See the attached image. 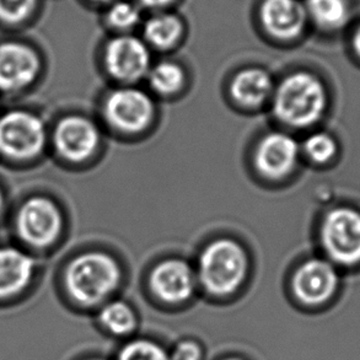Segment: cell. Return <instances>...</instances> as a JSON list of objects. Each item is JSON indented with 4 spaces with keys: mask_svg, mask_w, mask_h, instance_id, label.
Listing matches in <instances>:
<instances>
[{
    "mask_svg": "<svg viewBox=\"0 0 360 360\" xmlns=\"http://www.w3.org/2000/svg\"><path fill=\"white\" fill-rule=\"evenodd\" d=\"M105 20L111 29L123 32V34H128L141 24V8L136 1L116 0L108 5Z\"/></svg>",
    "mask_w": 360,
    "mask_h": 360,
    "instance_id": "cell-21",
    "label": "cell"
},
{
    "mask_svg": "<svg viewBox=\"0 0 360 360\" xmlns=\"http://www.w3.org/2000/svg\"><path fill=\"white\" fill-rule=\"evenodd\" d=\"M100 141L96 126L88 118L70 116L59 121L53 133L56 151L65 160H86L93 155Z\"/></svg>",
    "mask_w": 360,
    "mask_h": 360,
    "instance_id": "cell-13",
    "label": "cell"
},
{
    "mask_svg": "<svg viewBox=\"0 0 360 360\" xmlns=\"http://www.w3.org/2000/svg\"><path fill=\"white\" fill-rule=\"evenodd\" d=\"M223 360H245L241 359V358H238V356H230V358H225V359Z\"/></svg>",
    "mask_w": 360,
    "mask_h": 360,
    "instance_id": "cell-30",
    "label": "cell"
},
{
    "mask_svg": "<svg viewBox=\"0 0 360 360\" xmlns=\"http://www.w3.org/2000/svg\"><path fill=\"white\" fill-rule=\"evenodd\" d=\"M248 273V257L233 240H215L203 250L197 281L210 297H226L239 290Z\"/></svg>",
    "mask_w": 360,
    "mask_h": 360,
    "instance_id": "cell-3",
    "label": "cell"
},
{
    "mask_svg": "<svg viewBox=\"0 0 360 360\" xmlns=\"http://www.w3.org/2000/svg\"><path fill=\"white\" fill-rule=\"evenodd\" d=\"M63 228V218L53 200L34 195L20 205L15 217V230L20 240L32 248H49Z\"/></svg>",
    "mask_w": 360,
    "mask_h": 360,
    "instance_id": "cell-5",
    "label": "cell"
},
{
    "mask_svg": "<svg viewBox=\"0 0 360 360\" xmlns=\"http://www.w3.org/2000/svg\"><path fill=\"white\" fill-rule=\"evenodd\" d=\"M3 210H4V195H3V192L0 190V215L3 213Z\"/></svg>",
    "mask_w": 360,
    "mask_h": 360,
    "instance_id": "cell-29",
    "label": "cell"
},
{
    "mask_svg": "<svg viewBox=\"0 0 360 360\" xmlns=\"http://www.w3.org/2000/svg\"><path fill=\"white\" fill-rule=\"evenodd\" d=\"M326 105V90L321 82L304 72L289 75L273 94L276 117L294 128H305L316 123Z\"/></svg>",
    "mask_w": 360,
    "mask_h": 360,
    "instance_id": "cell-2",
    "label": "cell"
},
{
    "mask_svg": "<svg viewBox=\"0 0 360 360\" xmlns=\"http://www.w3.org/2000/svg\"><path fill=\"white\" fill-rule=\"evenodd\" d=\"M184 22L176 14L158 11L146 20L143 26L144 41L149 47L167 51L180 42L184 36Z\"/></svg>",
    "mask_w": 360,
    "mask_h": 360,
    "instance_id": "cell-17",
    "label": "cell"
},
{
    "mask_svg": "<svg viewBox=\"0 0 360 360\" xmlns=\"http://www.w3.org/2000/svg\"><path fill=\"white\" fill-rule=\"evenodd\" d=\"M177 0H136V4L141 6V9L151 10V11H165L169 9L171 5L175 4Z\"/></svg>",
    "mask_w": 360,
    "mask_h": 360,
    "instance_id": "cell-26",
    "label": "cell"
},
{
    "mask_svg": "<svg viewBox=\"0 0 360 360\" xmlns=\"http://www.w3.org/2000/svg\"><path fill=\"white\" fill-rule=\"evenodd\" d=\"M116 360H171L170 351L148 338L126 342L118 351Z\"/></svg>",
    "mask_w": 360,
    "mask_h": 360,
    "instance_id": "cell-23",
    "label": "cell"
},
{
    "mask_svg": "<svg viewBox=\"0 0 360 360\" xmlns=\"http://www.w3.org/2000/svg\"><path fill=\"white\" fill-rule=\"evenodd\" d=\"M105 117L118 131H143L150 124L154 105L150 98L138 89H118L105 103Z\"/></svg>",
    "mask_w": 360,
    "mask_h": 360,
    "instance_id": "cell-10",
    "label": "cell"
},
{
    "mask_svg": "<svg viewBox=\"0 0 360 360\" xmlns=\"http://www.w3.org/2000/svg\"><path fill=\"white\" fill-rule=\"evenodd\" d=\"M85 360H105V359H103V358H90V359H85Z\"/></svg>",
    "mask_w": 360,
    "mask_h": 360,
    "instance_id": "cell-31",
    "label": "cell"
},
{
    "mask_svg": "<svg viewBox=\"0 0 360 360\" xmlns=\"http://www.w3.org/2000/svg\"><path fill=\"white\" fill-rule=\"evenodd\" d=\"M41 0H0V26L18 29L30 24L39 13Z\"/></svg>",
    "mask_w": 360,
    "mask_h": 360,
    "instance_id": "cell-20",
    "label": "cell"
},
{
    "mask_svg": "<svg viewBox=\"0 0 360 360\" xmlns=\"http://www.w3.org/2000/svg\"><path fill=\"white\" fill-rule=\"evenodd\" d=\"M121 281L118 263L101 252L84 253L74 258L64 273L69 297L83 307L105 305L117 292Z\"/></svg>",
    "mask_w": 360,
    "mask_h": 360,
    "instance_id": "cell-1",
    "label": "cell"
},
{
    "mask_svg": "<svg viewBox=\"0 0 360 360\" xmlns=\"http://www.w3.org/2000/svg\"><path fill=\"white\" fill-rule=\"evenodd\" d=\"M36 273L34 258L15 246H0V299L16 297L29 287Z\"/></svg>",
    "mask_w": 360,
    "mask_h": 360,
    "instance_id": "cell-15",
    "label": "cell"
},
{
    "mask_svg": "<svg viewBox=\"0 0 360 360\" xmlns=\"http://www.w3.org/2000/svg\"><path fill=\"white\" fill-rule=\"evenodd\" d=\"M105 64L113 78L136 82L150 70V49L144 39L129 34H120L106 46Z\"/></svg>",
    "mask_w": 360,
    "mask_h": 360,
    "instance_id": "cell-9",
    "label": "cell"
},
{
    "mask_svg": "<svg viewBox=\"0 0 360 360\" xmlns=\"http://www.w3.org/2000/svg\"><path fill=\"white\" fill-rule=\"evenodd\" d=\"M299 146L285 133H272L263 138L256 151V165L262 175L282 179L297 165Z\"/></svg>",
    "mask_w": 360,
    "mask_h": 360,
    "instance_id": "cell-14",
    "label": "cell"
},
{
    "mask_svg": "<svg viewBox=\"0 0 360 360\" xmlns=\"http://www.w3.org/2000/svg\"><path fill=\"white\" fill-rule=\"evenodd\" d=\"M170 356L171 360H203L205 353L200 343L184 340L171 349Z\"/></svg>",
    "mask_w": 360,
    "mask_h": 360,
    "instance_id": "cell-25",
    "label": "cell"
},
{
    "mask_svg": "<svg viewBox=\"0 0 360 360\" xmlns=\"http://www.w3.org/2000/svg\"><path fill=\"white\" fill-rule=\"evenodd\" d=\"M304 151L315 162H327L336 154V141L326 133H314L304 143Z\"/></svg>",
    "mask_w": 360,
    "mask_h": 360,
    "instance_id": "cell-24",
    "label": "cell"
},
{
    "mask_svg": "<svg viewBox=\"0 0 360 360\" xmlns=\"http://www.w3.org/2000/svg\"><path fill=\"white\" fill-rule=\"evenodd\" d=\"M98 320L103 331L116 338L131 337L138 328L136 311L122 300H110L100 307Z\"/></svg>",
    "mask_w": 360,
    "mask_h": 360,
    "instance_id": "cell-18",
    "label": "cell"
},
{
    "mask_svg": "<svg viewBox=\"0 0 360 360\" xmlns=\"http://www.w3.org/2000/svg\"><path fill=\"white\" fill-rule=\"evenodd\" d=\"M41 72V58L26 42L8 39L0 42V91L14 94L32 85Z\"/></svg>",
    "mask_w": 360,
    "mask_h": 360,
    "instance_id": "cell-7",
    "label": "cell"
},
{
    "mask_svg": "<svg viewBox=\"0 0 360 360\" xmlns=\"http://www.w3.org/2000/svg\"><path fill=\"white\" fill-rule=\"evenodd\" d=\"M47 139L44 121L26 110H11L0 116V155L14 161L34 160Z\"/></svg>",
    "mask_w": 360,
    "mask_h": 360,
    "instance_id": "cell-4",
    "label": "cell"
},
{
    "mask_svg": "<svg viewBox=\"0 0 360 360\" xmlns=\"http://www.w3.org/2000/svg\"><path fill=\"white\" fill-rule=\"evenodd\" d=\"M86 1H89V3H91V4L95 5H110L112 4V3H115L116 0H86Z\"/></svg>",
    "mask_w": 360,
    "mask_h": 360,
    "instance_id": "cell-28",
    "label": "cell"
},
{
    "mask_svg": "<svg viewBox=\"0 0 360 360\" xmlns=\"http://www.w3.org/2000/svg\"><path fill=\"white\" fill-rule=\"evenodd\" d=\"M197 274L188 263L180 259H167L159 263L150 274L149 285L153 295L161 302L179 307L193 297L197 287Z\"/></svg>",
    "mask_w": 360,
    "mask_h": 360,
    "instance_id": "cell-11",
    "label": "cell"
},
{
    "mask_svg": "<svg viewBox=\"0 0 360 360\" xmlns=\"http://www.w3.org/2000/svg\"><path fill=\"white\" fill-rule=\"evenodd\" d=\"M258 19L262 29L278 41L297 39L309 21L305 5L300 0H262Z\"/></svg>",
    "mask_w": 360,
    "mask_h": 360,
    "instance_id": "cell-12",
    "label": "cell"
},
{
    "mask_svg": "<svg viewBox=\"0 0 360 360\" xmlns=\"http://www.w3.org/2000/svg\"><path fill=\"white\" fill-rule=\"evenodd\" d=\"M292 292L302 307H325L336 295L340 276L333 263L326 259H310L297 269L292 278Z\"/></svg>",
    "mask_w": 360,
    "mask_h": 360,
    "instance_id": "cell-8",
    "label": "cell"
},
{
    "mask_svg": "<svg viewBox=\"0 0 360 360\" xmlns=\"http://www.w3.org/2000/svg\"><path fill=\"white\" fill-rule=\"evenodd\" d=\"M148 79L153 90L162 95H170L180 90L184 84V70L175 63L162 62L156 64L148 73Z\"/></svg>",
    "mask_w": 360,
    "mask_h": 360,
    "instance_id": "cell-22",
    "label": "cell"
},
{
    "mask_svg": "<svg viewBox=\"0 0 360 360\" xmlns=\"http://www.w3.org/2000/svg\"><path fill=\"white\" fill-rule=\"evenodd\" d=\"M353 49L358 54V57H360V25L358 26V29L356 30L354 34H353Z\"/></svg>",
    "mask_w": 360,
    "mask_h": 360,
    "instance_id": "cell-27",
    "label": "cell"
},
{
    "mask_svg": "<svg viewBox=\"0 0 360 360\" xmlns=\"http://www.w3.org/2000/svg\"><path fill=\"white\" fill-rule=\"evenodd\" d=\"M272 94V78L262 69H245L235 77L231 84L233 98L248 108L262 105Z\"/></svg>",
    "mask_w": 360,
    "mask_h": 360,
    "instance_id": "cell-16",
    "label": "cell"
},
{
    "mask_svg": "<svg viewBox=\"0 0 360 360\" xmlns=\"http://www.w3.org/2000/svg\"><path fill=\"white\" fill-rule=\"evenodd\" d=\"M322 246L332 262L352 267L360 263V213L351 208L332 210L321 226Z\"/></svg>",
    "mask_w": 360,
    "mask_h": 360,
    "instance_id": "cell-6",
    "label": "cell"
},
{
    "mask_svg": "<svg viewBox=\"0 0 360 360\" xmlns=\"http://www.w3.org/2000/svg\"><path fill=\"white\" fill-rule=\"evenodd\" d=\"M307 19L325 31H336L348 22L351 8L348 0H305Z\"/></svg>",
    "mask_w": 360,
    "mask_h": 360,
    "instance_id": "cell-19",
    "label": "cell"
}]
</instances>
